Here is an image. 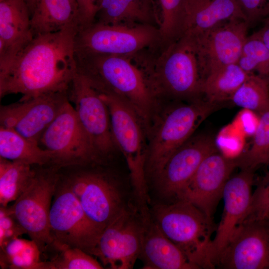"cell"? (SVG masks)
Instances as JSON below:
<instances>
[{
  "label": "cell",
  "mask_w": 269,
  "mask_h": 269,
  "mask_svg": "<svg viewBox=\"0 0 269 269\" xmlns=\"http://www.w3.org/2000/svg\"><path fill=\"white\" fill-rule=\"evenodd\" d=\"M269 166V164L268 165ZM269 194V171L263 178L257 189L253 193V196L260 197Z\"/></svg>",
  "instance_id": "39"
},
{
  "label": "cell",
  "mask_w": 269,
  "mask_h": 269,
  "mask_svg": "<svg viewBox=\"0 0 269 269\" xmlns=\"http://www.w3.org/2000/svg\"><path fill=\"white\" fill-rule=\"evenodd\" d=\"M161 44L158 27L127 26L94 22L79 29L75 37L76 54L133 55Z\"/></svg>",
  "instance_id": "7"
},
{
  "label": "cell",
  "mask_w": 269,
  "mask_h": 269,
  "mask_svg": "<svg viewBox=\"0 0 269 269\" xmlns=\"http://www.w3.org/2000/svg\"><path fill=\"white\" fill-rule=\"evenodd\" d=\"M150 51L133 55L76 54L77 72L98 92L117 95L136 111L146 129L158 101L147 71Z\"/></svg>",
  "instance_id": "2"
},
{
  "label": "cell",
  "mask_w": 269,
  "mask_h": 269,
  "mask_svg": "<svg viewBox=\"0 0 269 269\" xmlns=\"http://www.w3.org/2000/svg\"><path fill=\"white\" fill-rule=\"evenodd\" d=\"M262 21L263 26L255 32L269 50V16Z\"/></svg>",
  "instance_id": "38"
},
{
  "label": "cell",
  "mask_w": 269,
  "mask_h": 269,
  "mask_svg": "<svg viewBox=\"0 0 269 269\" xmlns=\"http://www.w3.org/2000/svg\"><path fill=\"white\" fill-rule=\"evenodd\" d=\"M36 170L32 165L0 157V205L15 201L28 187Z\"/></svg>",
  "instance_id": "27"
},
{
  "label": "cell",
  "mask_w": 269,
  "mask_h": 269,
  "mask_svg": "<svg viewBox=\"0 0 269 269\" xmlns=\"http://www.w3.org/2000/svg\"><path fill=\"white\" fill-rule=\"evenodd\" d=\"M248 75L238 63L222 67L204 79L201 97L209 102L216 104L230 100Z\"/></svg>",
  "instance_id": "26"
},
{
  "label": "cell",
  "mask_w": 269,
  "mask_h": 269,
  "mask_svg": "<svg viewBox=\"0 0 269 269\" xmlns=\"http://www.w3.org/2000/svg\"><path fill=\"white\" fill-rule=\"evenodd\" d=\"M49 226L53 246L57 250L76 248L92 255L102 233L87 216L79 200L65 183L55 191L50 211Z\"/></svg>",
  "instance_id": "9"
},
{
  "label": "cell",
  "mask_w": 269,
  "mask_h": 269,
  "mask_svg": "<svg viewBox=\"0 0 269 269\" xmlns=\"http://www.w3.org/2000/svg\"><path fill=\"white\" fill-rule=\"evenodd\" d=\"M250 148L236 158L242 169L255 171L257 167L269 164V109L261 113Z\"/></svg>",
  "instance_id": "31"
},
{
  "label": "cell",
  "mask_w": 269,
  "mask_h": 269,
  "mask_svg": "<svg viewBox=\"0 0 269 269\" xmlns=\"http://www.w3.org/2000/svg\"><path fill=\"white\" fill-rule=\"evenodd\" d=\"M254 172L251 169H242L240 173L230 177L224 186L223 214L212 243V258L215 267L219 257L250 212Z\"/></svg>",
  "instance_id": "17"
},
{
  "label": "cell",
  "mask_w": 269,
  "mask_h": 269,
  "mask_svg": "<svg viewBox=\"0 0 269 269\" xmlns=\"http://www.w3.org/2000/svg\"><path fill=\"white\" fill-rule=\"evenodd\" d=\"M227 269H269V226L264 220L246 219L219 257Z\"/></svg>",
  "instance_id": "18"
},
{
  "label": "cell",
  "mask_w": 269,
  "mask_h": 269,
  "mask_svg": "<svg viewBox=\"0 0 269 269\" xmlns=\"http://www.w3.org/2000/svg\"><path fill=\"white\" fill-rule=\"evenodd\" d=\"M263 220H264L266 222V223H267V224H268V225H269V216H268V217H267L266 218H265L264 219H263Z\"/></svg>",
  "instance_id": "41"
},
{
  "label": "cell",
  "mask_w": 269,
  "mask_h": 269,
  "mask_svg": "<svg viewBox=\"0 0 269 269\" xmlns=\"http://www.w3.org/2000/svg\"><path fill=\"white\" fill-rule=\"evenodd\" d=\"M0 157L30 165L53 166V153L14 131L0 127Z\"/></svg>",
  "instance_id": "25"
},
{
  "label": "cell",
  "mask_w": 269,
  "mask_h": 269,
  "mask_svg": "<svg viewBox=\"0 0 269 269\" xmlns=\"http://www.w3.org/2000/svg\"><path fill=\"white\" fill-rule=\"evenodd\" d=\"M75 5V0H72ZM76 7V6H75Z\"/></svg>",
  "instance_id": "42"
},
{
  "label": "cell",
  "mask_w": 269,
  "mask_h": 269,
  "mask_svg": "<svg viewBox=\"0 0 269 269\" xmlns=\"http://www.w3.org/2000/svg\"><path fill=\"white\" fill-rule=\"evenodd\" d=\"M26 234L17 222L9 207L0 208V241L6 243Z\"/></svg>",
  "instance_id": "34"
},
{
  "label": "cell",
  "mask_w": 269,
  "mask_h": 269,
  "mask_svg": "<svg viewBox=\"0 0 269 269\" xmlns=\"http://www.w3.org/2000/svg\"><path fill=\"white\" fill-rule=\"evenodd\" d=\"M30 24L34 36L72 27L79 28L75 5L72 0H37Z\"/></svg>",
  "instance_id": "24"
},
{
  "label": "cell",
  "mask_w": 269,
  "mask_h": 269,
  "mask_svg": "<svg viewBox=\"0 0 269 269\" xmlns=\"http://www.w3.org/2000/svg\"><path fill=\"white\" fill-rule=\"evenodd\" d=\"M143 232L139 258L144 269H197L162 232L150 213L142 215Z\"/></svg>",
  "instance_id": "21"
},
{
  "label": "cell",
  "mask_w": 269,
  "mask_h": 269,
  "mask_svg": "<svg viewBox=\"0 0 269 269\" xmlns=\"http://www.w3.org/2000/svg\"><path fill=\"white\" fill-rule=\"evenodd\" d=\"M237 18L247 21L236 0H188L185 34H195Z\"/></svg>",
  "instance_id": "23"
},
{
  "label": "cell",
  "mask_w": 269,
  "mask_h": 269,
  "mask_svg": "<svg viewBox=\"0 0 269 269\" xmlns=\"http://www.w3.org/2000/svg\"><path fill=\"white\" fill-rule=\"evenodd\" d=\"M269 15H268L267 17H269Z\"/></svg>",
  "instance_id": "44"
},
{
  "label": "cell",
  "mask_w": 269,
  "mask_h": 269,
  "mask_svg": "<svg viewBox=\"0 0 269 269\" xmlns=\"http://www.w3.org/2000/svg\"><path fill=\"white\" fill-rule=\"evenodd\" d=\"M33 37L25 0L0 1V73L8 68Z\"/></svg>",
  "instance_id": "20"
},
{
  "label": "cell",
  "mask_w": 269,
  "mask_h": 269,
  "mask_svg": "<svg viewBox=\"0 0 269 269\" xmlns=\"http://www.w3.org/2000/svg\"><path fill=\"white\" fill-rule=\"evenodd\" d=\"M49 262H43L41 269H100L102 265L90 254L76 248H64Z\"/></svg>",
  "instance_id": "33"
},
{
  "label": "cell",
  "mask_w": 269,
  "mask_h": 269,
  "mask_svg": "<svg viewBox=\"0 0 269 269\" xmlns=\"http://www.w3.org/2000/svg\"><path fill=\"white\" fill-rule=\"evenodd\" d=\"M230 100L260 115L269 109V81L257 75L249 74Z\"/></svg>",
  "instance_id": "30"
},
{
  "label": "cell",
  "mask_w": 269,
  "mask_h": 269,
  "mask_svg": "<svg viewBox=\"0 0 269 269\" xmlns=\"http://www.w3.org/2000/svg\"><path fill=\"white\" fill-rule=\"evenodd\" d=\"M76 116L100 158L115 150L108 108L99 92L77 73L68 91Z\"/></svg>",
  "instance_id": "14"
},
{
  "label": "cell",
  "mask_w": 269,
  "mask_h": 269,
  "mask_svg": "<svg viewBox=\"0 0 269 269\" xmlns=\"http://www.w3.org/2000/svg\"><path fill=\"white\" fill-rule=\"evenodd\" d=\"M78 28L34 36L11 65L0 73V97L20 94L19 101L68 92L77 73L75 37Z\"/></svg>",
  "instance_id": "1"
},
{
  "label": "cell",
  "mask_w": 269,
  "mask_h": 269,
  "mask_svg": "<svg viewBox=\"0 0 269 269\" xmlns=\"http://www.w3.org/2000/svg\"><path fill=\"white\" fill-rule=\"evenodd\" d=\"M0 264L1 268L12 269H41V252L32 240L19 237L10 240L0 248Z\"/></svg>",
  "instance_id": "28"
},
{
  "label": "cell",
  "mask_w": 269,
  "mask_h": 269,
  "mask_svg": "<svg viewBox=\"0 0 269 269\" xmlns=\"http://www.w3.org/2000/svg\"><path fill=\"white\" fill-rule=\"evenodd\" d=\"M76 196L89 219L102 231L131 204L125 190L107 173L82 171L64 182Z\"/></svg>",
  "instance_id": "10"
},
{
  "label": "cell",
  "mask_w": 269,
  "mask_h": 269,
  "mask_svg": "<svg viewBox=\"0 0 269 269\" xmlns=\"http://www.w3.org/2000/svg\"><path fill=\"white\" fill-rule=\"evenodd\" d=\"M215 151L210 136H192L169 157L154 178L160 195L170 202L179 200L202 160Z\"/></svg>",
  "instance_id": "15"
},
{
  "label": "cell",
  "mask_w": 269,
  "mask_h": 269,
  "mask_svg": "<svg viewBox=\"0 0 269 269\" xmlns=\"http://www.w3.org/2000/svg\"><path fill=\"white\" fill-rule=\"evenodd\" d=\"M56 167L36 170L31 182L9 206L13 215L41 253L53 246L49 226V214L53 196L59 176Z\"/></svg>",
  "instance_id": "8"
},
{
  "label": "cell",
  "mask_w": 269,
  "mask_h": 269,
  "mask_svg": "<svg viewBox=\"0 0 269 269\" xmlns=\"http://www.w3.org/2000/svg\"><path fill=\"white\" fill-rule=\"evenodd\" d=\"M143 232L142 216L130 205L102 232L93 255L111 269H132L139 256Z\"/></svg>",
  "instance_id": "12"
},
{
  "label": "cell",
  "mask_w": 269,
  "mask_h": 269,
  "mask_svg": "<svg viewBox=\"0 0 269 269\" xmlns=\"http://www.w3.org/2000/svg\"><path fill=\"white\" fill-rule=\"evenodd\" d=\"M249 26L246 20L237 18L223 21L197 34H189L194 44L203 80L222 67L237 63Z\"/></svg>",
  "instance_id": "13"
},
{
  "label": "cell",
  "mask_w": 269,
  "mask_h": 269,
  "mask_svg": "<svg viewBox=\"0 0 269 269\" xmlns=\"http://www.w3.org/2000/svg\"><path fill=\"white\" fill-rule=\"evenodd\" d=\"M68 100V92H58L0 106V127L38 143Z\"/></svg>",
  "instance_id": "16"
},
{
  "label": "cell",
  "mask_w": 269,
  "mask_h": 269,
  "mask_svg": "<svg viewBox=\"0 0 269 269\" xmlns=\"http://www.w3.org/2000/svg\"><path fill=\"white\" fill-rule=\"evenodd\" d=\"M24 0L28 5V7L29 8V11L30 13V16H31V14H32L35 8L37 0Z\"/></svg>",
  "instance_id": "40"
},
{
  "label": "cell",
  "mask_w": 269,
  "mask_h": 269,
  "mask_svg": "<svg viewBox=\"0 0 269 269\" xmlns=\"http://www.w3.org/2000/svg\"><path fill=\"white\" fill-rule=\"evenodd\" d=\"M236 167V158L226 157L217 150L210 153L199 165L179 200L191 203L212 220L224 186Z\"/></svg>",
  "instance_id": "19"
},
{
  "label": "cell",
  "mask_w": 269,
  "mask_h": 269,
  "mask_svg": "<svg viewBox=\"0 0 269 269\" xmlns=\"http://www.w3.org/2000/svg\"><path fill=\"white\" fill-rule=\"evenodd\" d=\"M103 0H75L77 20L79 29L95 22Z\"/></svg>",
  "instance_id": "36"
},
{
  "label": "cell",
  "mask_w": 269,
  "mask_h": 269,
  "mask_svg": "<svg viewBox=\"0 0 269 269\" xmlns=\"http://www.w3.org/2000/svg\"><path fill=\"white\" fill-rule=\"evenodd\" d=\"M249 25L262 21L269 14V0H236Z\"/></svg>",
  "instance_id": "35"
},
{
  "label": "cell",
  "mask_w": 269,
  "mask_h": 269,
  "mask_svg": "<svg viewBox=\"0 0 269 269\" xmlns=\"http://www.w3.org/2000/svg\"><path fill=\"white\" fill-rule=\"evenodd\" d=\"M38 143L53 153V166L57 168L86 165L101 159L69 99L43 132Z\"/></svg>",
  "instance_id": "11"
},
{
  "label": "cell",
  "mask_w": 269,
  "mask_h": 269,
  "mask_svg": "<svg viewBox=\"0 0 269 269\" xmlns=\"http://www.w3.org/2000/svg\"><path fill=\"white\" fill-rule=\"evenodd\" d=\"M149 78L158 99L193 100L201 97L202 78L191 36L160 45L151 54Z\"/></svg>",
  "instance_id": "3"
},
{
  "label": "cell",
  "mask_w": 269,
  "mask_h": 269,
  "mask_svg": "<svg viewBox=\"0 0 269 269\" xmlns=\"http://www.w3.org/2000/svg\"><path fill=\"white\" fill-rule=\"evenodd\" d=\"M99 93L108 108L113 138L126 161L137 207L148 209L145 128L136 111L123 99L111 93Z\"/></svg>",
  "instance_id": "6"
},
{
  "label": "cell",
  "mask_w": 269,
  "mask_h": 269,
  "mask_svg": "<svg viewBox=\"0 0 269 269\" xmlns=\"http://www.w3.org/2000/svg\"><path fill=\"white\" fill-rule=\"evenodd\" d=\"M150 214L164 235L197 269L215 268L211 253L212 220L197 207L179 200L156 204Z\"/></svg>",
  "instance_id": "4"
},
{
  "label": "cell",
  "mask_w": 269,
  "mask_h": 269,
  "mask_svg": "<svg viewBox=\"0 0 269 269\" xmlns=\"http://www.w3.org/2000/svg\"><path fill=\"white\" fill-rule=\"evenodd\" d=\"M217 106L201 97L176 105L159 115L151 126L147 144L146 173L154 178Z\"/></svg>",
  "instance_id": "5"
},
{
  "label": "cell",
  "mask_w": 269,
  "mask_h": 269,
  "mask_svg": "<svg viewBox=\"0 0 269 269\" xmlns=\"http://www.w3.org/2000/svg\"><path fill=\"white\" fill-rule=\"evenodd\" d=\"M237 63L248 74L269 81V50L256 32L248 36Z\"/></svg>",
  "instance_id": "32"
},
{
  "label": "cell",
  "mask_w": 269,
  "mask_h": 269,
  "mask_svg": "<svg viewBox=\"0 0 269 269\" xmlns=\"http://www.w3.org/2000/svg\"><path fill=\"white\" fill-rule=\"evenodd\" d=\"M188 0H158L160 7L159 31L161 45L166 46L185 33Z\"/></svg>",
  "instance_id": "29"
},
{
  "label": "cell",
  "mask_w": 269,
  "mask_h": 269,
  "mask_svg": "<svg viewBox=\"0 0 269 269\" xmlns=\"http://www.w3.org/2000/svg\"><path fill=\"white\" fill-rule=\"evenodd\" d=\"M269 216V194L260 197L253 196L251 211L246 218L263 220Z\"/></svg>",
  "instance_id": "37"
},
{
  "label": "cell",
  "mask_w": 269,
  "mask_h": 269,
  "mask_svg": "<svg viewBox=\"0 0 269 269\" xmlns=\"http://www.w3.org/2000/svg\"><path fill=\"white\" fill-rule=\"evenodd\" d=\"M95 22L109 25H159L154 0H103Z\"/></svg>",
  "instance_id": "22"
},
{
  "label": "cell",
  "mask_w": 269,
  "mask_h": 269,
  "mask_svg": "<svg viewBox=\"0 0 269 269\" xmlns=\"http://www.w3.org/2000/svg\"><path fill=\"white\" fill-rule=\"evenodd\" d=\"M3 0H0V1H3Z\"/></svg>",
  "instance_id": "43"
}]
</instances>
